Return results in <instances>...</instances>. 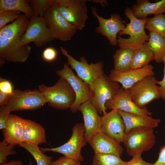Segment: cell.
I'll list each match as a JSON object with an SVG mask.
<instances>
[{
    "mask_svg": "<svg viewBox=\"0 0 165 165\" xmlns=\"http://www.w3.org/2000/svg\"><path fill=\"white\" fill-rule=\"evenodd\" d=\"M153 67L151 65L143 68L131 69L125 72L112 70L109 76L113 81L120 83L125 89H129L134 84L146 77L154 76Z\"/></svg>",
    "mask_w": 165,
    "mask_h": 165,
    "instance_id": "obj_16",
    "label": "cell"
},
{
    "mask_svg": "<svg viewBox=\"0 0 165 165\" xmlns=\"http://www.w3.org/2000/svg\"><path fill=\"white\" fill-rule=\"evenodd\" d=\"M101 131L119 142H123L125 127L121 115L116 109H112L103 115Z\"/></svg>",
    "mask_w": 165,
    "mask_h": 165,
    "instance_id": "obj_18",
    "label": "cell"
},
{
    "mask_svg": "<svg viewBox=\"0 0 165 165\" xmlns=\"http://www.w3.org/2000/svg\"><path fill=\"white\" fill-rule=\"evenodd\" d=\"M145 28L150 32L157 33L165 38V14H160L147 18Z\"/></svg>",
    "mask_w": 165,
    "mask_h": 165,
    "instance_id": "obj_28",
    "label": "cell"
},
{
    "mask_svg": "<svg viewBox=\"0 0 165 165\" xmlns=\"http://www.w3.org/2000/svg\"><path fill=\"white\" fill-rule=\"evenodd\" d=\"M157 81L154 76H148L128 89L132 100L138 107H145L153 101L161 97Z\"/></svg>",
    "mask_w": 165,
    "mask_h": 165,
    "instance_id": "obj_10",
    "label": "cell"
},
{
    "mask_svg": "<svg viewBox=\"0 0 165 165\" xmlns=\"http://www.w3.org/2000/svg\"><path fill=\"white\" fill-rule=\"evenodd\" d=\"M86 0H50L55 8L68 22L78 30H82L88 19V10Z\"/></svg>",
    "mask_w": 165,
    "mask_h": 165,
    "instance_id": "obj_5",
    "label": "cell"
},
{
    "mask_svg": "<svg viewBox=\"0 0 165 165\" xmlns=\"http://www.w3.org/2000/svg\"><path fill=\"white\" fill-rule=\"evenodd\" d=\"M28 19L24 14L11 24L0 28V65L6 61L24 63L28 59L31 48L23 44L21 38L24 33Z\"/></svg>",
    "mask_w": 165,
    "mask_h": 165,
    "instance_id": "obj_1",
    "label": "cell"
},
{
    "mask_svg": "<svg viewBox=\"0 0 165 165\" xmlns=\"http://www.w3.org/2000/svg\"><path fill=\"white\" fill-rule=\"evenodd\" d=\"M92 165H127L119 156L111 154L95 153Z\"/></svg>",
    "mask_w": 165,
    "mask_h": 165,
    "instance_id": "obj_30",
    "label": "cell"
},
{
    "mask_svg": "<svg viewBox=\"0 0 165 165\" xmlns=\"http://www.w3.org/2000/svg\"><path fill=\"white\" fill-rule=\"evenodd\" d=\"M14 90L13 85L9 80L0 78V91L2 93L12 94Z\"/></svg>",
    "mask_w": 165,
    "mask_h": 165,
    "instance_id": "obj_37",
    "label": "cell"
},
{
    "mask_svg": "<svg viewBox=\"0 0 165 165\" xmlns=\"http://www.w3.org/2000/svg\"><path fill=\"white\" fill-rule=\"evenodd\" d=\"M149 36L148 45L154 54L155 60L157 63L163 62L165 54V38L154 32H150Z\"/></svg>",
    "mask_w": 165,
    "mask_h": 165,
    "instance_id": "obj_27",
    "label": "cell"
},
{
    "mask_svg": "<svg viewBox=\"0 0 165 165\" xmlns=\"http://www.w3.org/2000/svg\"><path fill=\"white\" fill-rule=\"evenodd\" d=\"M60 49L62 54L66 57L68 64L71 68L75 71L79 78L89 85L90 90H92L96 80L104 74L103 63L99 61L89 64L83 57H80L78 61L70 55L62 46H60Z\"/></svg>",
    "mask_w": 165,
    "mask_h": 165,
    "instance_id": "obj_7",
    "label": "cell"
},
{
    "mask_svg": "<svg viewBox=\"0 0 165 165\" xmlns=\"http://www.w3.org/2000/svg\"><path fill=\"white\" fill-rule=\"evenodd\" d=\"M56 74L60 77L66 79L74 91L75 100L70 109L72 112H76L79 106L90 98L91 93L89 85L75 74L68 64H64L63 68L57 70Z\"/></svg>",
    "mask_w": 165,
    "mask_h": 165,
    "instance_id": "obj_13",
    "label": "cell"
},
{
    "mask_svg": "<svg viewBox=\"0 0 165 165\" xmlns=\"http://www.w3.org/2000/svg\"><path fill=\"white\" fill-rule=\"evenodd\" d=\"M20 12L13 10L0 11V28L13 22L20 16Z\"/></svg>",
    "mask_w": 165,
    "mask_h": 165,
    "instance_id": "obj_33",
    "label": "cell"
},
{
    "mask_svg": "<svg viewBox=\"0 0 165 165\" xmlns=\"http://www.w3.org/2000/svg\"><path fill=\"white\" fill-rule=\"evenodd\" d=\"M118 111L123 121L125 127V133L131 129L140 127L153 129L158 126L161 121L160 119H154L150 116H140L119 110Z\"/></svg>",
    "mask_w": 165,
    "mask_h": 165,
    "instance_id": "obj_22",
    "label": "cell"
},
{
    "mask_svg": "<svg viewBox=\"0 0 165 165\" xmlns=\"http://www.w3.org/2000/svg\"><path fill=\"white\" fill-rule=\"evenodd\" d=\"M94 2L100 3L103 6H107L108 4V3L105 0H94Z\"/></svg>",
    "mask_w": 165,
    "mask_h": 165,
    "instance_id": "obj_43",
    "label": "cell"
},
{
    "mask_svg": "<svg viewBox=\"0 0 165 165\" xmlns=\"http://www.w3.org/2000/svg\"><path fill=\"white\" fill-rule=\"evenodd\" d=\"M88 142L95 153L111 154L120 156L123 152L120 143L101 130L93 135Z\"/></svg>",
    "mask_w": 165,
    "mask_h": 165,
    "instance_id": "obj_17",
    "label": "cell"
},
{
    "mask_svg": "<svg viewBox=\"0 0 165 165\" xmlns=\"http://www.w3.org/2000/svg\"><path fill=\"white\" fill-rule=\"evenodd\" d=\"M0 165H23L20 160H12L8 162L0 164Z\"/></svg>",
    "mask_w": 165,
    "mask_h": 165,
    "instance_id": "obj_42",
    "label": "cell"
},
{
    "mask_svg": "<svg viewBox=\"0 0 165 165\" xmlns=\"http://www.w3.org/2000/svg\"><path fill=\"white\" fill-rule=\"evenodd\" d=\"M105 106L107 109H116L124 112L140 116H150L152 113L146 106L138 107L130 97L129 89L121 86L115 96L107 101Z\"/></svg>",
    "mask_w": 165,
    "mask_h": 165,
    "instance_id": "obj_15",
    "label": "cell"
},
{
    "mask_svg": "<svg viewBox=\"0 0 165 165\" xmlns=\"http://www.w3.org/2000/svg\"><path fill=\"white\" fill-rule=\"evenodd\" d=\"M91 9L92 14L98 22L99 25L95 28L96 33L105 37L111 45L116 46L118 45L117 35L125 28V21L122 20L118 13L112 14L110 18L105 19L98 14L95 7H92Z\"/></svg>",
    "mask_w": 165,
    "mask_h": 165,
    "instance_id": "obj_14",
    "label": "cell"
},
{
    "mask_svg": "<svg viewBox=\"0 0 165 165\" xmlns=\"http://www.w3.org/2000/svg\"><path fill=\"white\" fill-rule=\"evenodd\" d=\"M15 145L8 143L4 140L0 142V164L7 162V157L16 154V151L13 150Z\"/></svg>",
    "mask_w": 165,
    "mask_h": 165,
    "instance_id": "obj_32",
    "label": "cell"
},
{
    "mask_svg": "<svg viewBox=\"0 0 165 165\" xmlns=\"http://www.w3.org/2000/svg\"><path fill=\"white\" fill-rule=\"evenodd\" d=\"M25 119L10 114L5 127L2 130L4 140L14 145L23 143L22 136Z\"/></svg>",
    "mask_w": 165,
    "mask_h": 165,
    "instance_id": "obj_20",
    "label": "cell"
},
{
    "mask_svg": "<svg viewBox=\"0 0 165 165\" xmlns=\"http://www.w3.org/2000/svg\"><path fill=\"white\" fill-rule=\"evenodd\" d=\"M11 111L6 105L1 106L0 111V129L3 130L5 127Z\"/></svg>",
    "mask_w": 165,
    "mask_h": 165,
    "instance_id": "obj_34",
    "label": "cell"
},
{
    "mask_svg": "<svg viewBox=\"0 0 165 165\" xmlns=\"http://www.w3.org/2000/svg\"><path fill=\"white\" fill-rule=\"evenodd\" d=\"M26 150L33 156L37 165H51L52 158L44 154L38 145L23 143L19 145Z\"/></svg>",
    "mask_w": 165,
    "mask_h": 165,
    "instance_id": "obj_29",
    "label": "cell"
},
{
    "mask_svg": "<svg viewBox=\"0 0 165 165\" xmlns=\"http://www.w3.org/2000/svg\"><path fill=\"white\" fill-rule=\"evenodd\" d=\"M11 94L2 93L0 91V105L2 106L6 105Z\"/></svg>",
    "mask_w": 165,
    "mask_h": 165,
    "instance_id": "obj_41",
    "label": "cell"
},
{
    "mask_svg": "<svg viewBox=\"0 0 165 165\" xmlns=\"http://www.w3.org/2000/svg\"><path fill=\"white\" fill-rule=\"evenodd\" d=\"M119 83L112 81L105 74L97 79L90 90L89 101L93 105L99 114L106 112V102L112 99L120 88Z\"/></svg>",
    "mask_w": 165,
    "mask_h": 165,
    "instance_id": "obj_4",
    "label": "cell"
},
{
    "mask_svg": "<svg viewBox=\"0 0 165 165\" xmlns=\"http://www.w3.org/2000/svg\"><path fill=\"white\" fill-rule=\"evenodd\" d=\"M78 110L82 113L84 120V136L87 142L91 137L100 131L102 117L100 116L89 101L82 104Z\"/></svg>",
    "mask_w": 165,
    "mask_h": 165,
    "instance_id": "obj_19",
    "label": "cell"
},
{
    "mask_svg": "<svg viewBox=\"0 0 165 165\" xmlns=\"http://www.w3.org/2000/svg\"><path fill=\"white\" fill-rule=\"evenodd\" d=\"M134 15L137 18H146L148 15H154L165 13V0L150 2L148 0H138L131 9Z\"/></svg>",
    "mask_w": 165,
    "mask_h": 165,
    "instance_id": "obj_23",
    "label": "cell"
},
{
    "mask_svg": "<svg viewBox=\"0 0 165 165\" xmlns=\"http://www.w3.org/2000/svg\"><path fill=\"white\" fill-rule=\"evenodd\" d=\"M134 49L119 48L113 55L114 69L125 72L131 69V65Z\"/></svg>",
    "mask_w": 165,
    "mask_h": 165,
    "instance_id": "obj_25",
    "label": "cell"
},
{
    "mask_svg": "<svg viewBox=\"0 0 165 165\" xmlns=\"http://www.w3.org/2000/svg\"><path fill=\"white\" fill-rule=\"evenodd\" d=\"M142 152L135 154L132 156V158L127 162V165H153V163L144 161L141 157Z\"/></svg>",
    "mask_w": 165,
    "mask_h": 165,
    "instance_id": "obj_38",
    "label": "cell"
},
{
    "mask_svg": "<svg viewBox=\"0 0 165 165\" xmlns=\"http://www.w3.org/2000/svg\"><path fill=\"white\" fill-rule=\"evenodd\" d=\"M72 130L71 138L63 145L56 148H41L40 149L43 152L48 151L57 152L81 162L83 161L84 158L81 154V150L87 142L84 136V124L81 123L75 124Z\"/></svg>",
    "mask_w": 165,
    "mask_h": 165,
    "instance_id": "obj_8",
    "label": "cell"
},
{
    "mask_svg": "<svg viewBox=\"0 0 165 165\" xmlns=\"http://www.w3.org/2000/svg\"><path fill=\"white\" fill-rule=\"evenodd\" d=\"M22 140L23 143L36 145L47 142L45 130L38 123L25 119Z\"/></svg>",
    "mask_w": 165,
    "mask_h": 165,
    "instance_id": "obj_21",
    "label": "cell"
},
{
    "mask_svg": "<svg viewBox=\"0 0 165 165\" xmlns=\"http://www.w3.org/2000/svg\"><path fill=\"white\" fill-rule=\"evenodd\" d=\"M153 129L140 127L131 129L125 133L123 142L127 154L132 156L151 149L156 142Z\"/></svg>",
    "mask_w": 165,
    "mask_h": 165,
    "instance_id": "obj_6",
    "label": "cell"
},
{
    "mask_svg": "<svg viewBox=\"0 0 165 165\" xmlns=\"http://www.w3.org/2000/svg\"><path fill=\"white\" fill-rule=\"evenodd\" d=\"M81 162L64 156L52 161L51 165H80Z\"/></svg>",
    "mask_w": 165,
    "mask_h": 165,
    "instance_id": "obj_36",
    "label": "cell"
},
{
    "mask_svg": "<svg viewBox=\"0 0 165 165\" xmlns=\"http://www.w3.org/2000/svg\"><path fill=\"white\" fill-rule=\"evenodd\" d=\"M32 9L34 16L43 17L51 6L50 0H28Z\"/></svg>",
    "mask_w": 165,
    "mask_h": 165,
    "instance_id": "obj_31",
    "label": "cell"
},
{
    "mask_svg": "<svg viewBox=\"0 0 165 165\" xmlns=\"http://www.w3.org/2000/svg\"><path fill=\"white\" fill-rule=\"evenodd\" d=\"M43 18L54 39L64 42L69 41L78 30L74 25L66 20L52 5Z\"/></svg>",
    "mask_w": 165,
    "mask_h": 165,
    "instance_id": "obj_11",
    "label": "cell"
},
{
    "mask_svg": "<svg viewBox=\"0 0 165 165\" xmlns=\"http://www.w3.org/2000/svg\"><path fill=\"white\" fill-rule=\"evenodd\" d=\"M54 39L44 18L33 16L29 20L21 42L24 44L33 42L36 46L40 47Z\"/></svg>",
    "mask_w": 165,
    "mask_h": 165,
    "instance_id": "obj_12",
    "label": "cell"
},
{
    "mask_svg": "<svg viewBox=\"0 0 165 165\" xmlns=\"http://www.w3.org/2000/svg\"><path fill=\"white\" fill-rule=\"evenodd\" d=\"M153 165H165V145L160 148L158 158Z\"/></svg>",
    "mask_w": 165,
    "mask_h": 165,
    "instance_id": "obj_40",
    "label": "cell"
},
{
    "mask_svg": "<svg viewBox=\"0 0 165 165\" xmlns=\"http://www.w3.org/2000/svg\"><path fill=\"white\" fill-rule=\"evenodd\" d=\"M57 50L53 47H48L45 49L42 54V57L46 61L51 62L55 60L57 56Z\"/></svg>",
    "mask_w": 165,
    "mask_h": 165,
    "instance_id": "obj_35",
    "label": "cell"
},
{
    "mask_svg": "<svg viewBox=\"0 0 165 165\" xmlns=\"http://www.w3.org/2000/svg\"><path fill=\"white\" fill-rule=\"evenodd\" d=\"M28 165H33L31 159L30 160L29 162Z\"/></svg>",
    "mask_w": 165,
    "mask_h": 165,
    "instance_id": "obj_44",
    "label": "cell"
},
{
    "mask_svg": "<svg viewBox=\"0 0 165 165\" xmlns=\"http://www.w3.org/2000/svg\"><path fill=\"white\" fill-rule=\"evenodd\" d=\"M4 10L22 12L28 19L34 16L31 5L26 0H0V11Z\"/></svg>",
    "mask_w": 165,
    "mask_h": 165,
    "instance_id": "obj_26",
    "label": "cell"
},
{
    "mask_svg": "<svg viewBox=\"0 0 165 165\" xmlns=\"http://www.w3.org/2000/svg\"><path fill=\"white\" fill-rule=\"evenodd\" d=\"M46 103L44 96L39 90L15 89L6 105L12 112L36 110Z\"/></svg>",
    "mask_w": 165,
    "mask_h": 165,
    "instance_id": "obj_9",
    "label": "cell"
},
{
    "mask_svg": "<svg viewBox=\"0 0 165 165\" xmlns=\"http://www.w3.org/2000/svg\"><path fill=\"white\" fill-rule=\"evenodd\" d=\"M164 64V75L163 79L160 81H157L156 84L159 85L158 88L161 97L165 101V54L163 57V62Z\"/></svg>",
    "mask_w": 165,
    "mask_h": 165,
    "instance_id": "obj_39",
    "label": "cell"
},
{
    "mask_svg": "<svg viewBox=\"0 0 165 165\" xmlns=\"http://www.w3.org/2000/svg\"><path fill=\"white\" fill-rule=\"evenodd\" d=\"M38 88L48 105L54 108L60 110L70 108L75 101V94L68 82L64 78L60 77L52 86L41 84Z\"/></svg>",
    "mask_w": 165,
    "mask_h": 165,
    "instance_id": "obj_3",
    "label": "cell"
},
{
    "mask_svg": "<svg viewBox=\"0 0 165 165\" xmlns=\"http://www.w3.org/2000/svg\"><path fill=\"white\" fill-rule=\"evenodd\" d=\"M155 55L149 48L148 42L142 46L135 49L133 53L131 69L140 68L149 65V63L155 60Z\"/></svg>",
    "mask_w": 165,
    "mask_h": 165,
    "instance_id": "obj_24",
    "label": "cell"
},
{
    "mask_svg": "<svg viewBox=\"0 0 165 165\" xmlns=\"http://www.w3.org/2000/svg\"><path fill=\"white\" fill-rule=\"evenodd\" d=\"M124 14L130 20L125 28L120 32L117 37L118 45L119 48L136 49L142 46L149 39L145 29L147 18L138 19L133 14L131 9L127 8Z\"/></svg>",
    "mask_w": 165,
    "mask_h": 165,
    "instance_id": "obj_2",
    "label": "cell"
}]
</instances>
